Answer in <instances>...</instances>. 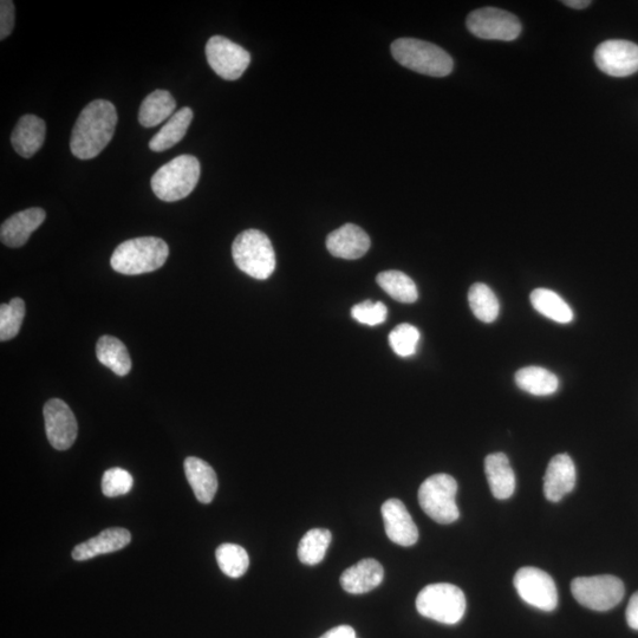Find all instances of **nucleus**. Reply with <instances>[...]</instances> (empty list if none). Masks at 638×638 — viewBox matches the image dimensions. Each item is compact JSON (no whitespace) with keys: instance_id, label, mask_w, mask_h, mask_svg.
Here are the masks:
<instances>
[{"instance_id":"obj_37","label":"nucleus","mask_w":638,"mask_h":638,"mask_svg":"<svg viewBox=\"0 0 638 638\" xmlns=\"http://www.w3.org/2000/svg\"><path fill=\"white\" fill-rule=\"evenodd\" d=\"M627 622L631 629L638 631V591L630 598L627 608Z\"/></svg>"},{"instance_id":"obj_26","label":"nucleus","mask_w":638,"mask_h":638,"mask_svg":"<svg viewBox=\"0 0 638 638\" xmlns=\"http://www.w3.org/2000/svg\"><path fill=\"white\" fill-rule=\"evenodd\" d=\"M531 304L540 315L559 324L574 321V311L564 299L549 289H536L531 294Z\"/></svg>"},{"instance_id":"obj_38","label":"nucleus","mask_w":638,"mask_h":638,"mask_svg":"<svg viewBox=\"0 0 638 638\" xmlns=\"http://www.w3.org/2000/svg\"><path fill=\"white\" fill-rule=\"evenodd\" d=\"M321 638H357L354 628L340 626L327 631Z\"/></svg>"},{"instance_id":"obj_18","label":"nucleus","mask_w":638,"mask_h":638,"mask_svg":"<svg viewBox=\"0 0 638 638\" xmlns=\"http://www.w3.org/2000/svg\"><path fill=\"white\" fill-rule=\"evenodd\" d=\"M132 540V535L122 527H112L104 530L99 536L78 544L73 551L75 561H89L97 556L106 555L125 549Z\"/></svg>"},{"instance_id":"obj_11","label":"nucleus","mask_w":638,"mask_h":638,"mask_svg":"<svg viewBox=\"0 0 638 638\" xmlns=\"http://www.w3.org/2000/svg\"><path fill=\"white\" fill-rule=\"evenodd\" d=\"M207 62L221 78L236 81L251 63L250 52L223 36H213L206 44Z\"/></svg>"},{"instance_id":"obj_15","label":"nucleus","mask_w":638,"mask_h":638,"mask_svg":"<svg viewBox=\"0 0 638 638\" xmlns=\"http://www.w3.org/2000/svg\"><path fill=\"white\" fill-rule=\"evenodd\" d=\"M577 473L574 461L568 454L552 458L544 477V494L552 503H558L576 486Z\"/></svg>"},{"instance_id":"obj_23","label":"nucleus","mask_w":638,"mask_h":638,"mask_svg":"<svg viewBox=\"0 0 638 638\" xmlns=\"http://www.w3.org/2000/svg\"><path fill=\"white\" fill-rule=\"evenodd\" d=\"M193 116L191 108L185 107L178 110V112L166 122V125L159 130V133H156L154 138L149 141V148H151L153 152L160 153L178 145V143L185 138L187 130L191 126Z\"/></svg>"},{"instance_id":"obj_6","label":"nucleus","mask_w":638,"mask_h":638,"mask_svg":"<svg viewBox=\"0 0 638 638\" xmlns=\"http://www.w3.org/2000/svg\"><path fill=\"white\" fill-rule=\"evenodd\" d=\"M458 484L451 475L435 474L423 481L419 490V504L434 522L448 525L460 517L457 505Z\"/></svg>"},{"instance_id":"obj_3","label":"nucleus","mask_w":638,"mask_h":638,"mask_svg":"<svg viewBox=\"0 0 638 638\" xmlns=\"http://www.w3.org/2000/svg\"><path fill=\"white\" fill-rule=\"evenodd\" d=\"M392 55L403 67L422 75L445 77L453 70L452 57L445 50L420 39H397L392 44Z\"/></svg>"},{"instance_id":"obj_27","label":"nucleus","mask_w":638,"mask_h":638,"mask_svg":"<svg viewBox=\"0 0 638 638\" xmlns=\"http://www.w3.org/2000/svg\"><path fill=\"white\" fill-rule=\"evenodd\" d=\"M517 386L524 392L535 396L555 394L559 388L557 375L542 367H526L517 371Z\"/></svg>"},{"instance_id":"obj_9","label":"nucleus","mask_w":638,"mask_h":638,"mask_svg":"<svg viewBox=\"0 0 638 638\" xmlns=\"http://www.w3.org/2000/svg\"><path fill=\"white\" fill-rule=\"evenodd\" d=\"M514 588L522 600L546 613L557 608L558 591L555 581L545 571L525 566L513 579Z\"/></svg>"},{"instance_id":"obj_20","label":"nucleus","mask_w":638,"mask_h":638,"mask_svg":"<svg viewBox=\"0 0 638 638\" xmlns=\"http://www.w3.org/2000/svg\"><path fill=\"white\" fill-rule=\"evenodd\" d=\"M45 133L47 126L42 119L36 115H24L13 129L12 146L23 158L30 159L42 148Z\"/></svg>"},{"instance_id":"obj_2","label":"nucleus","mask_w":638,"mask_h":638,"mask_svg":"<svg viewBox=\"0 0 638 638\" xmlns=\"http://www.w3.org/2000/svg\"><path fill=\"white\" fill-rule=\"evenodd\" d=\"M169 255L168 245L156 237L127 240L116 247L110 264L122 275H143L162 268Z\"/></svg>"},{"instance_id":"obj_30","label":"nucleus","mask_w":638,"mask_h":638,"mask_svg":"<svg viewBox=\"0 0 638 638\" xmlns=\"http://www.w3.org/2000/svg\"><path fill=\"white\" fill-rule=\"evenodd\" d=\"M331 543V532L327 529H312L305 533L298 545V558L305 565H317L327 555Z\"/></svg>"},{"instance_id":"obj_14","label":"nucleus","mask_w":638,"mask_h":638,"mask_svg":"<svg viewBox=\"0 0 638 638\" xmlns=\"http://www.w3.org/2000/svg\"><path fill=\"white\" fill-rule=\"evenodd\" d=\"M384 529L393 543L413 546L418 542L419 530L405 504L399 499H389L382 505Z\"/></svg>"},{"instance_id":"obj_1","label":"nucleus","mask_w":638,"mask_h":638,"mask_svg":"<svg viewBox=\"0 0 638 638\" xmlns=\"http://www.w3.org/2000/svg\"><path fill=\"white\" fill-rule=\"evenodd\" d=\"M112 102L95 100L82 110L70 139V151L77 159L96 158L112 141L117 125Z\"/></svg>"},{"instance_id":"obj_8","label":"nucleus","mask_w":638,"mask_h":638,"mask_svg":"<svg viewBox=\"0 0 638 638\" xmlns=\"http://www.w3.org/2000/svg\"><path fill=\"white\" fill-rule=\"evenodd\" d=\"M571 592L583 607L595 611H608L622 602L626 589L620 578L601 575L574 579Z\"/></svg>"},{"instance_id":"obj_31","label":"nucleus","mask_w":638,"mask_h":638,"mask_svg":"<svg viewBox=\"0 0 638 638\" xmlns=\"http://www.w3.org/2000/svg\"><path fill=\"white\" fill-rule=\"evenodd\" d=\"M216 557L220 570L231 578L242 577L249 570V553L242 546L236 544L220 545Z\"/></svg>"},{"instance_id":"obj_16","label":"nucleus","mask_w":638,"mask_h":638,"mask_svg":"<svg viewBox=\"0 0 638 638\" xmlns=\"http://www.w3.org/2000/svg\"><path fill=\"white\" fill-rule=\"evenodd\" d=\"M370 245L368 234L354 224L343 225L331 232L327 238V247L331 255L347 260L362 258L369 251Z\"/></svg>"},{"instance_id":"obj_5","label":"nucleus","mask_w":638,"mask_h":638,"mask_svg":"<svg viewBox=\"0 0 638 638\" xmlns=\"http://www.w3.org/2000/svg\"><path fill=\"white\" fill-rule=\"evenodd\" d=\"M200 162L193 155H180L162 166L152 178V190L166 203L185 199L197 187Z\"/></svg>"},{"instance_id":"obj_36","label":"nucleus","mask_w":638,"mask_h":638,"mask_svg":"<svg viewBox=\"0 0 638 638\" xmlns=\"http://www.w3.org/2000/svg\"><path fill=\"white\" fill-rule=\"evenodd\" d=\"M15 28V4L11 0H2L0 3V39L11 35Z\"/></svg>"},{"instance_id":"obj_22","label":"nucleus","mask_w":638,"mask_h":638,"mask_svg":"<svg viewBox=\"0 0 638 638\" xmlns=\"http://www.w3.org/2000/svg\"><path fill=\"white\" fill-rule=\"evenodd\" d=\"M185 473L195 497L203 504L212 503L218 491V478L206 461L190 457L185 460Z\"/></svg>"},{"instance_id":"obj_13","label":"nucleus","mask_w":638,"mask_h":638,"mask_svg":"<svg viewBox=\"0 0 638 638\" xmlns=\"http://www.w3.org/2000/svg\"><path fill=\"white\" fill-rule=\"evenodd\" d=\"M595 62L604 74L627 77L638 71V45L628 41H607L598 45Z\"/></svg>"},{"instance_id":"obj_35","label":"nucleus","mask_w":638,"mask_h":638,"mask_svg":"<svg viewBox=\"0 0 638 638\" xmlns=\"http://www.w3.org/2000/svg\"><path fill=\"white\" fill-rule=\"evenodd\" d=\"M387 312V307L382 302L366 301L355 305L351 309V316L358 323L376 327V325L386 322Z\"/></svg>"},{"instance_id":"obj_19","label":"nucleus","mask_w":638,"mask_h":638,"mask_svg":"<svg viewBox=\"0 0 638 638\" xmlns=\"http://www.w3.org/2000/svg\"><path fill=\"white\" fill-rule=\"evenodd\" d=\"M383 578V566L375 559L368 558L345 570L341 576V585L349 594L361 595L379 587Z\"/></svg>"},{"instance_id":"obj_25","label":"nucleus","mask_w":638,"mask_h":638,"mask_svg":"<svg viewBox=\"0 0 638 638\" xmlns=\"http://www.w3.org/2000/svg\"><path fill=\"white\" fill-rule=\"evenodd\" d=\"M97 360L116 375L126 376L132 369V360L126 345L113 336H103L96 345Z\"/></svg>"},{"instance_id":"obj_39","label":"nucleus","mask_w":638,"mask_h":638,"mask_svg":"<svg viewBox=\"0 0 638 638\" xmlns=\"http://www.w3.org/2000/svg\"><path fill=\"white\" fill-rule=\"evenodd\" d=\"M563 4L572 9L582 10L588 8L591 2H589V0H566Z\"/></svg>"},{"instance_id":"obj_17","label":"nucleus","mask_w":638,"mask_h":638,"mask_svg":"<svg viewBox=\"0 0 638 638\" xmlns=\"http://www.w3.org/2000/svg\"><path fill=\"white\" fill-rule=\"evenodd\" d=\"M45 217L47 214L39 207L13 214L12 217L4 221L2 229H0L2 243L12 247V249L25 245L31 234L44 223Z\"/></svg>"},{"instance_id":"obj_24","label":"nucleus","mask_w":638,"mask_h":638,"mask_svg":"<svg viewBox=\"0 0 638 638\" xmlns=\"http://www.w3.org/2000/svg\"><path fill=\"white\" fill-rule=\"evenodd\" d=\"M175 108H177V102L171 93L166 90H155L141 104L139 112L141 126L146 128L159 126L177 113Z\"/></svg>"},{"instance_id":"obj_4","label":"nucleus","mask_w":638,"mask_h":638,"mask_svg":"<svg viewBox=\"0 0 638 638\" xmlns=\"http://www.w3.org/2000/svg\"><path fill=\"white\" fill-rule=\"evenodd\" d=\"M232 257L240 271L258 281H265L276 270V253L271 240L258 230L239 234L232 245Z\"/></svg>"},{"instance_id":"obj_32","label":"nucleus","mask_w":638,"mask_h":638,"mask_svg":"<svg viewBox=\"0 0 638 638\" xmlns=\"http://www.w3.org/2000/svg\"><path fill=\"white\" fill-rule=\"evenodd\" d=\"M25 317V303L21 298H13L0 307V341L12 340L18 335Z\"/></svg>"},{"instance_id":"obj_12","label":"nucleus","mask_w":638,"mask_h":638,"mask_svg":"<svg viewBox=\"0 0 638 638\" xmlns=\"http://www.w3.org/2000/svg\"><path fill=\"white\" fill-rule=\"evenodd\" d=\"M43 413L50 445L57 451H67L75 444L78 433L74 413L60 399H51L45 403Z\"/></svg>"},{"instance_id":"obj_21","label":"nucleus","mask_w":638,"mask_h":638,"mask_svg":"<svg viewBox=\"0 0 638 638\" xmlns=\"http://www.w3.org/2000/svg\"><path fill=\"white\" fill-rule=\"evenodd\" d=\"M485 473L494 498L506 500L516 491V474L504 453H493L485 459Z\"/></svg>"},{"instance_id":"obj_33","label":"nucleus","mask_w":638,"mask_h":638,"mask_svg":"<svg viewBox=\"0 0 638 638\" xmlns=\"http://www.w3.org/2000/svg\"><path fill=\"white\" fill-rule=\"evenodd\" d=\"M421 334L412 324L403 323L389 334V344L394 353L400 357L413 356L418 349Z\"/></svg>"},{"instance_id":"obj_28","label":"nucleus","mask_w":638,"mask_h":638,"mask_svg":"<svg viewBox=\"0 0 638 638\" xmlns=\"http://www.w3.org/2000/svg\"><path fill=\"white\" fill-rule=\"evenodd\" d=\"M376 282L397 302L410 304L418 301V288L406 273L396 270L384 271L377 276Z\"/></svg>"},{"instance_id":"obj_7","label":"nucleus","mask_w":638,"mask_h":638,"mask_svg":"<svg viewBox=\"0 0 638 638\" xmlns=\"http://www.w3.org/2000/svg\"><path fill=\"white\" fill-rule=\"evenodd\" d=\"M416 609L421 616L429 620L457 624L465 615L466 597L464 592L453 584H431L416 598Z\"/></svg>"},{"instance_id":"obj_10","label":"nucleus","mask_w":638,"mask_h":638,"mask_svg":"<svg viewBox=\"0 0 638 638\" xmlns=\"http://www.w3.org/2000/svg\"><path fill=\"white\" fill-rule=\"evenodd\" d=\"M467 28L475 37L488 41L511 42L522 32V24L516 16L496 8L473 11L467 18Z\"/></svg>"},{"instance_id":"obj_29","label":"nucleus","mask_w":638,"mask_h":638,"mask_svg":"<svg viewBox=\"0 0 638 638\" xmlns=\"http://www.w3.org/2000/svg\"><path fill=\"white\" fill-rule=\"evenodd\" d=\"M468 302L475 317L484 323H493L499 316L500 305L494 292L486 284L472 285Z\"/></svg>"},{"instance_id":"obj_34","label":"nucleus","mask_w":638,"mask_h":638,"mask_svg":"<svg viewBox=\"0 0 638 638\" xmlns=\"http://www.w3.org/2000/svg\"><path fill=\"white\" fill-rule=\"evenodd\" d=\"M134 480L132 475L122 468H110L103 474L102 492L108 498H115L127 494L132 490Z\"/></svg>"}]
</instances>
